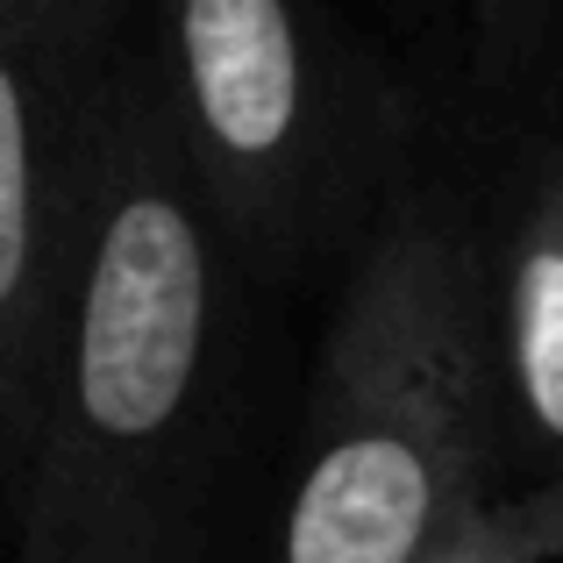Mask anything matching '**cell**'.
<instances>
[{
	"mask_svg": "<svg viewBox=\"0 0 563 563\" xmlns=\"http://www.w3.org/2000/svg\"><path fill=\"white\" fill-rule=\"evenodd\" d=\"M464 36H471V79H478V93L507 100L556 51L563 0H464Z\"/></svg>",
	"mask_w": 563,
	"mask_h": 563,
	"instance_id": "obj_7",
	"label": "cell"
},
{
	"mask_svg": "<svg viewBox=\"0 0 563 563\" xmlns=\"http://www.w3.org/2000/svg\"><path fill=\"white\" fill-rule=\"evenodd\" d=\"M485 329L507 450L550 478L563 471V143L542 157L499 235V257L485 264Z\"/></svg>",
	"mask_w": 563,
	"mask_h": 563,
	"instance_id": "obj_5",
	"label": "cell"
},
{
	"mask_svg": "<svg viewBox=\"0 0 563 563\" xmlns=\"http://www.w3.org/2000/svg\"><path fill=\"white\" fill-rule=\"evenodd\" d=\"M122 51L114 0H0V493L86 235Z\"/></svg>",
	"mask_w": 563,
	"mask_h": 563,
	"instance_id": "obj_4",
	"label": "cell"
},
{
	"mask_svg": "<svg viewBox=\"0 0 563 563\" xmlns=\"http://www.w3.org/2000/svg\"><path fill=\"white\" fill-rule=\"evenodd\" d=\"M507 413L464 214L399 200L350 257L321 335L272 563H413L493 485Z\"/></svg>",
	"mask_w": 563,
	"mask_h": 563,
	"instance_id": "obj_2",
	"label": "cell"
},
{
	"mask_svg": "<svg viewBox=\"0 0 563 563\" xmlns=\"http://www.w3.org/2000/svg\"><path fill=\"white\" fill-rule=\"evenodd\" d=\"M235 286L165 122L151 57L122 51L86 235L57 300L0 507V563H200L235 407Z\"/></svg>",
	"mask_w": 563,
	"mask_h": 563,
	"instance_id": "obj_1",
	"label": "cell"
},
{
	"mask_svg": "<svg viewBox=\"0 0 563 563\" xmlns=\"http://www.w3.org/2000/svg\"><path fill=\"white\" fill-rule=\"evenodd\" d=\"M0 507H8V493H0Z\"/></svg>",
	"mask_w": 563,
	"mask_h": 563,
	"instance_id": "obj_8",
	"label": "cell"
},
{
	"mask_svg": "<svg viewBox=\"0 0 563 563\" xmlns=\"http://www.w3.org/2000/svg\"><path fill=\"white\" fill-rule=\"evenodd\" d=\"M143 57L243 272H292L350 229L385 108L314 0H151Z\"/></svg>",
	"mask_w": 563,
	"mask_h": 563,
	"instance_id": "obj_3",
	"label": "cell"
},
{
	"mask_svg": "<svg viewBox=\"0 0 563 563\" xmlns=\"http://www.w3.org/2000/svg\"><path fill=\"white\" fill-rule=\"evenodd\" d=\"M413 563H563V471L507 493L485 485L413 550Z\"/></svg>",
	"mask_w": 563,
	"mask_h": 563,
	"instance_id": "obj_6",
	"label": "cell"
}]
</instances>
